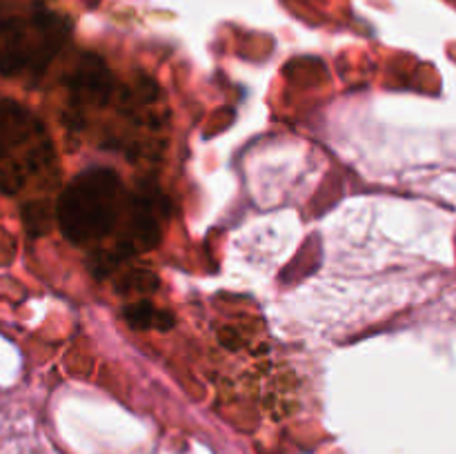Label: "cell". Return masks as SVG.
I'll return each mask as SVG.
<instances>
[{
  "label": "cell",
  "mask_w": 456,
  "mask_h": 454,
  "mask_svg": "<svg viewBox=\"0 0 456 454\" xmlns=\"http://www.w3.org/2000/svg\"><path fill=\"white\" fill-rule=\"evenodd\" d=\"M120 212V181L110 169H92L69 182L58 200L62 234L76 245L92 243L114 230Z\"/></svg>",
  "instance_id": "1"
}]
</instances>
